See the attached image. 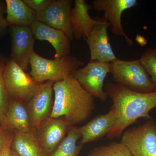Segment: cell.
<instances>
[{
  "mask_svg": "<svg viewBox=\"0 0 156 156\" xmlns=\"http://www.w3.org/2000/svg\"><path fill=\"white\" fill-rule=\"evenodd\" d=\"M64 117H49L35 132L39 145L47 155H50L60 144L72 127Z\"/></svg>",
  "mask_w": 156,
  "mask_h": 156,
  "instance_id": "cell-9",
  "label": "cell"
},
{
  "mask_svg": "<svg viewBox=\"0 0 156 156\" xmlns=\"http://www.w3.org/2000/svg\"><path fill=\"white\" fill-rule=\"evenodd\" d=\"M30 27L35 38L39 41H47L52 45L55 51V58L69 55L70 40L64 32L39 21L34 22Z\"/></svg>",
  "mask_w": 156,
  "mask_h": 156,
  "instance_id": "cell-15",
  "label": "cell"
},
{
  "mask_svg": "<svg viewBox=\"0 0 156 156\" xmlns=\"http://www.w3.org/2000/svg\"><path fill=\"white\" fill-rule=\"evenodd\" d=\"M11 149L19 156H48L39 145L35 133L14 131Z\"/></svg>",
  "mask_w": 156,
  "mask_h": 156,
  "instance_id": "cell-19",
  "label": "cell"
},
{
  "mask_svg": "<svg viewBox=\"0 0 156 156\" xmlns=\"http://www.w3.org/2000/svg\"><path fill=\"white\" fill-rule=\"evenodd\" d=\"M82 135L77 127L71 128L57 147L49 156H78L83 145L77 144Z\"/></svg>",
  "mask_w": 156,
  "mask_h": 156,
  "instance_id": "cell-20",
  "label": "cell"
},
{
  "mask_svg": "<svg viewBox=\"0 0 156 156\" xmlns=\"http://www.w3.org/2000/svg\"><path fill=\"white\" fill-rule=\"evenodd\" d=\"M11 136L8 134V132L2 128H0V153L2 152L6 143Z\"/></svg>",
  "mask_w": 156,
  "mask_h": 156,
  "instance_id": "cell-26",
  "label": "cell"
},
{
  "mask_svg": "<svg viewBox=\"0 0 156 156\" xmlns=\"http://www.w3.org/2000/svg\"></svg>",
  "mask_w": 156,
  "mask_h": 156,
  "instance_id": "cell-29",
  "label": "cell"
},
{
  "mask_svg": "<svg viewBox=\"0 0 156 156\" xmlns=\"http://www.w3.org/2000/svg\"><path fill=\"white\" fill-rule=\"evenodd\" d=\"M11 156H19L14 151L11 149Z\"/></svg>",
  "mask_w": 156,
  "mask_h": 156,
  "instance_id": "cell-28",
  "label": "cell"
},
{
  "mask_svg": "<svg viewBox=\"0 0 156 156\" xmlns=\"http://www.w3.org/2000/svg\"><path fill=\"white\" fill-rule=\"evenodd\" d=\"M23 1L30 8L38 13L46 9L51 0H23Z\"/></svg>",
  "mask_w": 156,
  "mask_h": 156,
  "instance_id": "cell-24",
  "label": "cell"
},
{
  "mask_svg": "<svg viewBox=\"0 0 156 156\" xmlns=\"http://www.w3.org/2000/svg\"><path fill=\"white\" fill-rule=\"evenodd\" d=\"M92 6L84 0H75L72 9V25L74 38L79 40L87 39L90 35L93 27L99 23L101 18L95 20L90 17L88 11Z\"/></svg>",
  "mask_w": 156,
  "mask_h": 156,
  "instance_id": "cell-16",
  "label": "cell"
},
{
  "mask_svg": "<svg viewBox=\"0 0 156 156\" xmlns=\"http://www.w3.org/2000/svg\"><path fill=\"white\" fill-rule=\"evenodd\" d=\"M6 21L9 26L30 27L37 21V13L22 0H6Z\"/></svg>",
  "mask_w": 156,
  "mask_h": 156,
  "instance_id": "cell-18",
  "label": "cell"
},
{
  "mask_svg": "<svg viewBox=\"0 0 156 156\" xmlns=\"http://www.w3.org/2000/svg\"><path fill=\"white\" fill-rule=\"evenodd\" d=\"M9 27L12 46L11 58L26 71L31 56L34 52L33 32L30 27L12 25Z\"/></svg>",
  "mask_w": 156,
  "mask_h": 156,
  "instance_id": "cell-12",
  "label": "cell"
},
{
  "mask_svg": "<svg viewBox=\"0 0 156 156\" xmlns=\"http://www.w3.org/2000/svg\"><path fill=\"white\" fill-rule=\"evenodd\" d=\"M13 136H11L6 143L5 147L2 152L0 153V156H11V143Z\"/></svg>",
  "mask_w": 156,
  "mask_h": 156,
  "instance_id": "cell-27",
  "label": "cell"
},
{
  "mask_svg": "<svg viewBox=\"0 0 156 156\" xmlns=\"http://www.w3.org/2000/svg\"><path fill=\"white\" fill-rule=\"evenodd\" d=\"M55 83L48 81L41 83L37 91L29 100L27 110L32 131L34 133L51 114L53 103V86Z\"/></svg>",
  "mask_w": 156,
  "mask_h": 156,
  "instance_id": "cell-11",
  "label": "cell"
},
{
  "mask_svg": "<svg viewBox=\"0 0 156 156\" xmlns=\"http://www.w3.org/2000/svg\"><path fill=\"white\" fill-rule=\"evenodd\" d=\"M54 100L50 117H64L72 126L85 122L95 109L94 97L72 75L53 84Z\"/></svg>",
  "mask_w": 156,
  "mask_h": 156,
  "instance_id": "cell-2",
  "label": "cell"
},
{
  "mask_svg": "<svg viewBox=\"0 0 156 156\" xmlns=\"http://www.w3.org/2000/svg\"><path fill=\"white\" fill-rule=\"evenodd\" d=\"M2 128L7 132L32 131L28 111L22 101L11 100L9 102Z\"/></svg>",
  "mask_w": 156,
  "mask_h": 156,
  "instance_id": "cell-17",
  "label": "cell"
},
{
  "mask_svg": "<svg viewBox=\"0 0 156 156\" xmlns=\"http://www.w3.org/2000/svg\"><path fill=\"white\" fill-rule=\"evenodd\" d=\"M111 63V72L116 83L136 92L156 91V85L143 66L139 59L125 60L117 59Z\"/></svg>",
  "mask_w": 156,
  "mask_h": 156,
  "instance_id": "cell-4",
  "label": "cell"
},
{
  "mask_svg": "<svg viewBox=\"0 0 156 156\" xmlns=\"http://www.w3.org/2000/svg\"><path fill=\"white\" fill-rule=\"evenodd\" d=\"M105 88L108 96L112 101V107L117 118L114 128L107 135L108 139L119 138L125 129L140 118L153 119L149 113L156 108V91L136 92L113 83H108Z\"/></svg>",
  "mask_w": 156,
  "mask_h": 156,
  "instance_id": "cell-1",
  "label": "cell"
},
{
  "mask_svg": "<svg viewBox=\"0 0 156 156\" xmlns=\"http://www.w3.org/2000/svg\"><path fill=\"white\" fill-rule=\"evenodd\" d=\"M5 11L6 5L3 2L0 1V34L5 33L8 27L9 26L4 16Z\"/></svg>",
  "mask_w": 156,
  "mask_h": 156,
  "instance_id": "cell-25",
  "label": "cell"
},
{
  "mask_svg": "<svg viewBox=\"0 0 156 156\" xmlns=\"http://www.w3.org/2000/svg\"><path fill=\"white\" fill-rule=\"evenodd\" d=\"M139 59L156 85V45L154 48H147Z\"/></svg>",
  "mask_w": 156,
  "mask_h": 156,
  "instance_id": "cell-22",
  "label": "cell"
},
{
  "mask_svg": "<svg viewBox=\"0 0 156 156\" xmlns=\"http://www.w3.org/2000/svg\"><path fill=\"white\" fill-rule=\"evenodd\" d=\"M110 26L104 15L86 39L90 50V60L112 62L118 59L109 41L107 29Z\"/></svg>",
  "mask_w": 156,
  "mask_h": 156,
  "instance_id": "cell-13",
  "label": "cell"
},
{
  "mask_svg": "<svg viewBox=\"0 0 156 156\" xmlns=\"http://www.w3.org/2000/svg\"><path fill=\"white\" fill-rule=\"evenodd\" d=\"M71 0H51L48 7L37 13V21L62 31L70 41L74 39L72 25Z\"/></svg>",
  "mask_w": 156,
  "mask_h": 156,
  "instance_id": "cell-8",
  "label": "cell"
},
{
  "mask_svg": "<svg viewBox=\"0 0 156 156\" xmlns=\"http://www.w3.org/2000/svg\"><path fill=\"white\" fill-rule=\"evenodd\" d=\"M88 156H132L127 147L121 142H112L107 145L94 148Z\"/></svg>",
  "mask_w": 156,
  "mask_h": 156,
  "instance_id": "cell-21",
  "label": "cell"
},
{
  "mask_svg": "<svg viewBox=\"0 0 156 156\" xmlns=\"http://www.w3.org/2000/svg\"><path fill=\"white\" fill-rule=\"evenodd\" d=\"M5 62L0 58V128H2L9 104V98L6 92L3 79V70Z\"/></svg>",
  "mask_w": 156,
  "mask_h": 156,
  "instance_id": "cell-23",
  "label": "cell"
},
{
  "mask_svg": "<svg viewBox=\"0 0 156 156\" xmlns=\"http://www.w3.org/2000/svg\"><path fill=\"white\" fill-rule=\"evenodd\" d=\"M30 64L31 68L30 75L37 83H42L48 81L56 83L66 79L83 66L84 62L70 55L47 59L34 51L31 56Z\"/></svg>",
  "mask_w": 156,
  "mask_h": 156,
  "instance_id": "cell-3",
  "label": "cell"
},
{
  "mask_svg": "<svg viewBox=\"0 0 156 156\" xmlns=\"http://www.w3.org/2000/svg\"><path fill=\"white\" fill-rule=\"evenodd\" d=\"M111 69V62L90 60L86 66L75 71L72 76L93 97L105 101L108 96L104 90V83Z\"/></svg>",
  "mask_w": 156,
  "mask_h": 156,
  "instance_id": "cell-7",
  "label": "cell"
},
{
  "mask_svg": "<svg viewBox=\"0 0 156 156\" xmlns=\"http://www.w3.org/2000/svg\"><path fill=\"white\" fill-rule=\"evenodd\" d=\"M121 143L132 156H156V122L148 120L142 125L124 131Z\"/></svg>",
  "mask_w": 156,
  "mask_h": 156,
  "instance_id": "cell-6",
  "label": "cell"
},
{
  "mask_svg": "<svg viewBox=\"0 0 156 156\" xmlns=\"http://www.w3.org/2000/svg\"><path fill=\"white\" fill-rule=\"evenodd\" d=\"M3 79L9 99L22 102L30 100L41 84L27 73L11 57L4 65Z\"/></svg>",
  "mask_w": 156,
  "mask_h": 156,
  "instance_id": "cell-5",
  "label": "cell"
},
{
  "mask_svg": "<svg viewBox=\"0 0 156 156\" xmlns=\"http://www.w3.org/2000/svg\"><path fill=\"white\" fill-rule=\"evenodd\" d=\"M117 119L116 113L112 106L106 114L98 115L86 125L78 128L82 135L79 144L83 146L107 135L114 128Z\"/></svg>",
  "mask_w": 156,
  "mask_h": 156,
  "instance_id": "cell-14",
  "label": "cell"
},
{
  "mask_svg": "<svg viewBox=\"0 0 156 156\" xmlns=\"http://www.w3.org/2000/svg\"><path fill=\"white\" fill-rule=\"evenodd\" d=\"M138 4L136 0H94L93 9L98 11H104V15L115 35L124 37L128 46L133 45V41L128 37L123 28L122 17L123 12Z\"/></svg>",
  "mask_w": 156,
  "mask_h": 156,
  "instance_id": "cell-10",
  "label": "cell"
}]
</instances>
